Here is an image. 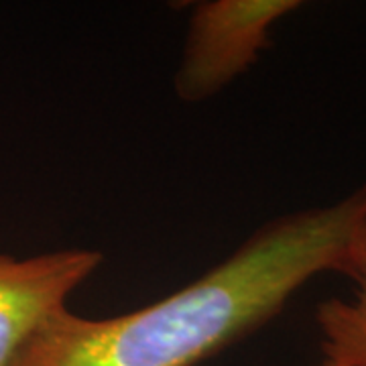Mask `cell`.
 <instances>
[{
	"mask_svg": "<svg viewBox=\"0 0 366 366\" xmlns=\"http://www.w3.org/2000/svg\"><path fill=\"white\" fill-rule=\"evenodd\" d=\"M348 279L350 297H330L315 307V326L326 360L342 366H366V232L354 250Z\"/></svg>",
	"mask_w": 366,
	"mask_h": 366,
	"instance_id": "277c9868",
	"label": "cell"
},
{
	"mask_svg": "<svg viewBox=\"0 0 366 366\" xmlns=\"http://www.w3.org/2000/svg\"><path fill=\"white\" fill-rule=\"evenodd\" d=\"M307 366H342V365H336V362H332V360H326V358H322L320 362H315V365H307Z\"/></svg>",
	"mask_w": 366,
	"mask_h": 366,
	"instance_id": "5b68a950",
	"label": "cell"
},
{
	"mask_svg": "<svg viewBox=\"0 0 366 366\" xmlns=\"http://www.w3.org/2000/svg\"><path fill=\"white\" fill-rule=\"evenodd\" d=\"M300 0H206L192 9L173 88L196 104L230 86L257 64L279 21L300 11Z\"/></svg>",
	"mask_w": 366,
	"mask_h": 366,
	"instance_id": "7a4b0ae2",
	"label": "cell"
},
{
	"mask_svg": "<svg viewBox=\"0 0 366 366\" xmlns=\"http://www.w3.org/2000/svg\"><path fill=\"white\" fill-rule=\"evenodd\" d=\"M365 232L366 183L269 220L192 283L134 312L88 317L67 307L9 366H196L267 326L315 277H348Z\"/></svg>",
	"mask_w": 366,
	"mask_h": 366,
	"instance_id": "6da1fadb",
	"label": "cell"
},
{
	"mask_svg": "<svg viewBox=\"0 0 366 366\" xmlns=\"http://www.w3.org/2000/svg\"><path fill=\"white\" fill-rule=\"evenodd\" d=\"M104 262L94 249L47 250L31 257L0 252V366H9L29 338Z\"/></svg>",
	"mask_w": 366,
	"mask_h": 366,
	"instance_id": "3957f363",
	"label": "cell"
}]
</instances>
